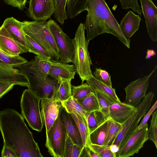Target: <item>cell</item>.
Listing matches in <instances>:
<instances>
[{"instance_id":"32","label":"cell","mask_w":157,"mask_h":157,"mask_svg":"<svg viewBox=\"0 0 157 157\" xmlns=\"http://www.w3.org/2000/svg\"><path fill=\"white\" fill-rule=\"evenodd\" d=\"M93 93L98 99L100 111L106 119L109 118V111L110 106L115 102L108 96L101 92L96 91Z\"/></svg>"},{"instance_id":"27","label":"cell","mask_w":157,"mask_h":157,"mask_svg":"<svg viewBox=\"0 0 157 157\" xmlns=\"http://www.w3.org/2000/svg\"><path fill=\"white\" fill-rule=\"evenodd\" d=\"M25 35L26 48L28 52L43 58L51 59L50 55L43 47L32 38Z\"/></svg>"},{"instance_id":"11","label":"cell","mask_w":157,"mask_h":157,"mask_svg":"<svg viewBox=\"0 0 157 157\" xmlns=\"http://www.w3.org/2000/svg\"><path fill=\"white\" fill-rule=\"evenodd\" d=\"M148 124L137 129L125 144L116 152V157H129L138 154L148 140L147 132Z\"/></svg>"},{"instance_id":"46","label":"cell","mask_w":157,"mask_h":157,"mask_svg":"<svg viewBox=\"0 0 157 157\" xmlns=\"http://www.w3.org/2000/svg\"><path fill=\"white\" fill-rule=\"evenodd\" d=\"M90 157L87 145H84L83 147L79 156V157Z\"/></svg>"},{"instance_id":"24","label":"cell","mask_w":157,"mask_h":157,"mask_svg":"<svg viewBox=\"0 0 157 157\" xmlns=\"http://www.w3.org/2000/svg\"><path fill=\"white\" fill-rule=\"evenodd\" d=\"M108 119H106L89 133L88 143L99 145L104 144L107 131Z\"/></svg>"},{"instance_id":"45","label":"cell","mask_w":157,"mask_h":157,"mask_svg":"<svg viewBox=\"0 0 157 157\" xmlns=\"http://www.w3.org/2000/svg\"><path fill=\"white\" fill-rule=\"evenodd\" d=\"M1 157H16L13 151L4 144L1 151Z\"/></svg>"},{"instance_id":"36","label":"cell","mask_w":157,"mask_h":157,"mask_svg":"<svg viewBox=\"0 0 157 157\" xmlns=\"http://www.w3.org/2000/svg\"><path fill=\"white\" fill-rule=\"evenodd\" d=\"M82 147L74 144L67 135L63 157H79Z\"/></svg>"},{"instance_id":"7","label":"cell","mask_w":157,"mask_h":157,"mask_svg":"<svg viewBox=\"0 0 157 157\" xmlns=\"http://www.w3.org/2000/svg\"><path fill=\"white\" fill-rule=\"evenodd\" d=\"M45 145L50 154L54 157H63L67 133L59 116L49 130L46 131Z\"/></svg>"},{"instance_id":"22","label":"cell","mask_w":157,"mask_h":157,"mask_svg":"<svg viewBox=\"0 0 157 157\" xmlns=\"http://www.w3.org/2000/svg\"><path fill=\"white\" fill-rule=\"evenodd\" d=\"M135 109L136 107L126 103L114 102L109 107V117L115 121L122 124Z\"/></svg>"},{"instance_id":"12","label":"cell","mask_w":157,"mask_h":157,"mask_svg":"<svg viewBox=\"0 0 157 157\" xmlns=\"http://www.w3.org/2000/svg\"><path fill=\"white\" fill-rule=\"evenodd\" d=\"M55 11L53 0H29L27 14L33 21H46Z\"/></svg>"},{"instance_id":"25","label":"cell","mask_w":157,"mask_h":157,"mask_svg":"<svg viewBox=\"0 0 157 157\" xmlns=\"http://www.w3.org/2000/svg\"><path fill=\"white\" fill-rule=\"evenodd\" d=\"M122 127L121 124L115 121L110 118H108L107 134L103 145L112 147Z\"/></svg>"},{"instance_id":"21","label":"cell","mask_w":157,"mask_h":157,"mask_svg":"<svg viewBox=\"0 0 157 157\" xmlns=\"http://www.w3.org/2000/svg\"><path fill=\"white\" fill-rule=\"evenodd\" d=\"M141 18L131 11H129L121 20L119 26L126 38L129 39L138 30Z\"/></svg>"},{"instance_id":"2","label":"cell","mask_w":157,"mask_h":157,"mask_svg":"<svg viewBox=\"0 0 157 157\" xmlns=\"http://www.w3.org/2000/svg\"><path fill=\"white\" fill-rule=\"evenodd\" d=\"M86 8L87 13L84 25L88 43L98 35L108 33L116 36L128 48H130V39L123 35L105 0H87Z\"/></svg>"},{"instance_id":"1","label":"cell","mask_w":157,"mask_h":157,"mask_svg":"<svg viewBox=\"0 0 157 157\" xmlns=\"http://www.w3.org/2000/svg\"><path fill=\"white\" fill-rule=\"evenodd\" d=\"M0 131L4 144L16 157H43L22 115L14 109L0 111Z\"/></svg>"},{"instance_id":"39","label":"cell","mask_w":157,"mask_h":157,"mask_svg":"<svg viewBox=\"0 0 157 157\" xmlns=\"http://www.w3.org/2000/svg\"><path fill=\"white\" fill-rule=\"evenodd\" d=\"M87 144L91 147L100 157H116V152L112 150L111 147L93 144L90 143Z\"/></svg>"},{"instance_id":"4","label":"cell","mask_w":157,"mask_h":157,"mask_svg":"<svg viewBox=\"0 0 157 157\" xmlns=\"http://www.w3.org/2000/svg\"><path fill=\"white\" fill-rule=\"evenodd\" d=\"M21 22L25 34L43 47L50 55L51 59L59 60L58 50L47 21H24Z\"/></svg>"},{"instance_id":"8","label":"cell","mask_w":157,"mask_h":157,"mask_svg":"<svg viewBox=\"0 0 157 157\" xmlns=\"http://www.w3.org/2000/svg\"><path fill=\"white\" fill-rule=\"evenodd\" d=\"M47 22L58 50L59 60L67 63L72 62L74 51L73 39L53 20L50 19Z\"/></svg>"},{"instance_id":"28","label":"cell","mask_w":157,"mask_h":157,"mask_svg":"<svg viewBox=\"0 0 157 157\" xmlns=\"http://www.w3.org/2000/svg\"><path fill=\"white\" fill-rule=\"evenodd\" d=\"M77 100L86 112L100 110L97 98L92 92L84 98Z\"/></svg>"},{"instance_id":"33","label":"cell","mask_w":157,"mask_h":157,"mask_svg":"<svg viewBox=\"0 0 157 157\" xmlns=\"http://www.w3.org/2000/svg\"><path fill=\"white\" fill-rule=\"evenodd\" d=\"M53 1L55 6L54 17L59 23L63 25L68 18L66 9L67 0Z\"/></svg>"},{"instance_id":"23","label":"cell","mask_w":157,"mask_h":157,"mask_svg":"<svg viewBox=\"0 0 157 157\" xmlns=\"http://www.w3.org/2000/svg\"><path fill=\"white\" fill-rule=\"evenodd\" d=\"M86 81L91 87L92 92H99L108 96L115 102H121L117 96L115 89L98 81L93 76Z\"/></svg>"},{"instance_id":"13","label":"cell","mask_w":157,"mask_h":157,"mask_svg":"<svg viewBox=\"0 0 157 157\" xmlns=\"http://www.w3.org/2000/svg\"><path fill=\"white\" fill-rule=\"evenodd\" d=\"M51 64L49 59L37 56L34 59L18 67L19 70L24 74L30 75L43 79L48 76Z\"/></svg>"},{"instance_id":"35","label":"cell","mask_w":157,"mask_h":157,"mask_svg":"<svg viewBox=\"0 0 157 157\" xmlns=\"http://www.w3.org/2000/svg\"><path fill=\"white\" fill-rule=\"evenodd\" d=\"M71 80L60 81V84L56 92L57 98L61 102L67 99L71 96Z\"/></svg>"},{"instance_id":"3","label":"cell","mask_w":157,"mask_h":157,"mask_svg":"<svg viewBox=\"0 0 157 157\" xmlns=\"http://www.w3.org/2000/svg\"><path fill=\"white\" fill-rule=\"evenodd\" d=\"M84 24L80 23L73 39L74 51L72 63L80 78L82 83L93 76L91 69L92 61L88 51V43L85 36Z\"/></svg>"},{"instance_id":"38","label":"cell","mask_w":157,"mask_h":157,"mask_svg":"<svg viewBox=\"0 0 157 157\" xmlns=\"http://www.w3.org/2000/svg\"><path fill=\"white\" fill-rule=\"evenodd\" d=\"M150 126L148 129L147 135L148 140L153 142L157 148V111L155 110L151 114Z\"/></svg>"},{"instance_id":"10","label":"cell","mask_w":157,"mask_h":157,"mask_svg":"<svg viewBox=\"0 0 157 157\" xmlns=\"http://www.w3.org/2000/svg\"><path fill=\"white\" fill-rule=\"evenodd\" d=\"M156 66L148 75L131 82L124 88L126 93L125 103L136 107L146 95L149 79L156 68Z\"/></svg>"},{"instance_id":"44","label":"cell","mask_w":157,"mask_h":157,"mask_svg":"<svg viewBox=\"0 0 157 157\" xmlns=\"http://www.w3.org/2000/svg\"><path fill=\"white\" fill-rule=\"evenodd\" d=\"M14 86L9 82L0 81V99L10 90Z\"/></svg>"},{"instance_id":"6","label":"cell","mask_w":157,"mask_h":157,"mask_svg":"<svg viewBox=\"0 0 157 157\" xmlns=\"http://www.w3.org/2000/svg\"><path fill=\"white\" fill-rule=\"evenodd\" d=\"M40 100L27 89L23 91L20 101L21 114L29 125L38 132L41 131L44 125L40 108Z\"/></svg>"},{"instance_id":"15","label":"cell","mask_w":157,"mask_h":157,"mask_svg":"<svg viewBox=\"0 0 157 157\" xmlns=\"http://www.w3.org/2000/svg\"><path fill=\"white\" fill-rule=\"evenodd\" d=\"M140 1L147 32L151 40L156 41L157 40V8L151 0Z\"/></svg>"},{"instance_id":"34","label":"cell","mask_w":157,"mask_h":157,"mask_svg":"<svg viewBox=\"0 0 157 157\" xmlns=\"http://www.w3.org/2000/svg\"><path fill=\"white\" fill-rule=\"evenodd\" d=\"M0 61L13 67H18L28 61L19 55H10L0 50Z\"/></svg>"},{"instance_id":"18","label":"cell","mask_w":157,"mask_h":157,"mask_svg":"<svg viewBox=\"0 0 157 157\" xmlns=\"http://www.w3.org/2000/svg\"><path fill=\"white\" fill-rule=\"evenodd\" d=\"M58 116L65 128L67 135L73 142L79 146L83 147L82 139L75 121L62 105L59 110Z\"/></svg>"},{"instance_id":"30","label":"cell","mask_w":157,"mask_h":157,"mask_svg":"<svg viewBox=\"0 0 157 157\" xmlns=\"http://www.w3.org/2000/svg\"><path fill=\"white\" fill-rule=\"evenodd\" d=\"M85 116L89 133L107 119L100 110L86 112Z\"/></svg>"},{"instance_id":"48","label":"cell","mask_w":157,"mask_h":157,"mask_svg":"<svg viewBox=\"0 0 157 157\" xmlns=\"http://www.w3.org/2000/svg\"><path fill=\"white\" fill-rule=\"evenodd\" d=\"M156 54V53L154 50L147 49L145 58L146 59H150L151 57L155 56Z\"/></svg>"},{"instance_id":"14","label":"cell","mask_w":157,"mask_h":157,"mask_svg":"<svg viewBox=\"0 0 157 157\" xmlns=\"http://www.w3.org/2000/svg\"><path fill=\"white\" fill-rule=\"evenodd\" d=\"M41 101V115L46 131L49 130L58 117L62 103L55 96Z\"/></svg>"},{"instance_id":"47","label":"cell","mask_w":157,"mask_h":157,"mask_svg":"<svg viewBox=\"0 0 157 157\" xmlns=\"http://www.w3.org/2000/svg\"><path fill=\"white\" fill-rule=\"evenodd\" d=\"M87 147L90 157H100L98 154L88 145L87 144Z\"/></svg>"},{"instance_id":"20","label":"cell","mask_w":157,"mask_h":157,"mask_svg":"<svg viewBox=\"0 0 157 157\" xmlns=\"http://www.w3.org/2000/svg\"><path fill=\"white\" fill-rule=\"evenodd\" d=\"M0 50L11 56L27 52L12 38L2 25L0 27Z\"/></svg>"},{"instance_id":"37","label":"cell","mask_w":157,"mask_h":157,"mask_svg":"<svg viewBox=\"0 0 157 157\" xmlns=\"http://www.w3.org/2000/svg\"><path fill=\"white\" fill-rule=\"evenodd\" d=\"M71 96L77 100L81 99L92 92L87 82L77 86H71Z\"/></svg>"},{"instance_id":"26","label":"cell","mask_w":157,"mask_h":157,"mask_svg":"<svg viewBox=\"0 0 157 157\" xmlns=\"http://www.w3.org/2000/svg\"><path fill=\"white\" fill-rule=\"evenodd\" d=\"M87 0H67L66 12L68 17L72 19L86 10Z\"/></svg>"},{"instance_id":"41","label":"cell","mask_w":157,"mask_h":157,"mask_svg":"<svg viewBox=\"0 0 157 157\" xmlns=\"http://www.w3.org/2000/svg\"><path fill=\"white\" fill-rule=\"evenodd\" d=\"M123 9L131 8L133 11L141 16L142 11L138 3L137 0H119Z\"/></svg>"},{"instance_id":"42","label":"cell","mask_w":157,"mask_h":157,"mask_svg":"<svg viewBox=\"0 0 157 157\" xmlns=\"http://www.w3.org/2000/svg\"><path fill=\"white\" fill-rule=\"evenodd\" d=\"M27 0H4V2L7 4L13 7L17 8L22 10L25 8Z\"/></svg>"},{"instance_id":"40","label":"cell","mask_w":157,"mask_h":157,"mask_svg":"<svg viewBox=\"0 0 157 157\" xmlns=\"http://www.w3.org/2000/svg\"><path fill=\"white\" fill-rule=\"evenodd\" d=\"M93 74V77L97 80L112 87L111 75L109 73L101 68H96Z\"/></svg>"},{"instance_id":"19","label":"cell","mask_w":157,"mask_h":157,"mask_svg":"<svg viewBox=\"0 0 157 157\" xmlns=\"http://www.w3.org/2000/svg\"><path fill=\"white\" fill-rule=\"evenodd\" d=\"M2 25L12 38L28 52L26 48L25 35L22 29L21 22L11 17L6 19Z\"/></svg>"},{"instance_id":"9","label":"cell","mask_w":157,"mask_h":157,"mask_svg":"<svg viewBox=\"0 0 157 157\" xmlns=\"http://www.w3.org/2000/svg\"><path fill=\"white\" fill-rule=\"evenodd\" d=\"M25 75L29 82L28 89L40 100L56 95L60 84L59 81L49 75L43 79L30 75Z\"/></svg>"},{"instance_id":"5","label":"cell","mask_w":157,"mask_h":157,"mask_svg":"<svg viewBox=\"0 0 157 157\" xmlns=\"http://www.w3.org/2000/svg\"><path fill=\"white\" fill-rule=\"evenodd\" d=\"M154 97V93L149 92L136 107L134 111L122 124L121 129L112 147H114L117 151L137 129L140 121L150 109Z\"/></svg>"},{"instance_id":"43","label":"cell","mask_w":157,"mask_h":157,"mask_svg":"<svg viewBox=\"0 0 157 157\" xmlns=\"http://www.w3.org/2000/svg\"><path fill=\"white\" fill-rule=\"evenodd\" d=\"M157 107V101H156L155 103L151 108L148 112L144 116L142 121L140 124L138 125L137 128L139 129L143 127L147 123V121L149 120L151 115L155 111Z\"/></svg>"},{"instance_id":"31","label":"cell","mask_w":157,"mask_h":157,"mask_svg":"<svg viewBox=\"0 0 157 157\" xmlns=\"http://www.w3.org/2000/svg\"><path fill=\"white\" fill-rule=\"evenodd\" d=\"M62 105L69 113H77L85 118L86 112L78 101L71 96L67 100L62 101Z\"/></svg>"},{"instance_id":"16","label":"cell","mask_w":157,"mask_h":157,"mask_svg":"<svg viewBox=\"0 0 157 157\" xmlns=\"http://www.w3.org/2000/svg\"><path fill=\"white\" fill-rule=\"evenodd\" d=\"M51 65L48 73L50 76L59 81L65 80H71L75 78L76 70L73 64L60 60L50 59Z\"/></svg>"},{"instance_id":"17","label":"cell","mask_w":157,"mask_h":157,"mask_svg":"<svg viewBox=\"0 0 157 157\" xmlns=\"http://www.w3.org/2000/svg\"><path fill=\"white\" fill-rule=\"evenodd\" d=\"M0 81L27 86L29 82L26 76L19 69L0 61Z\"/></svg>"},{"instance_id":"29","label":"cell","mask_w":157,"mask_h":157,"mask_svg":"<svg viewBox=\"0 0 157 157\" xmlns=\"http://www.w3.org/2000/svg\"><path fill=\"white\" fill-rule=\"evenodd\" d=\"M70 114L78 126L82 139L83 146L87 145L89 141V132L86 119L75 113H72Z\"/></svg>"}]
</instances>
